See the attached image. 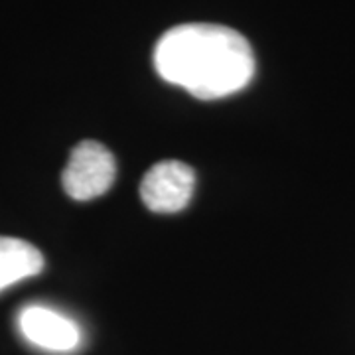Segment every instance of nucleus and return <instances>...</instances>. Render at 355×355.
Returning <instances> with one entry per match:
<instances>
[{"label":"nucleus","mask_w":355,"mask_h":355,"mask_svg":"<svg viewBox=\"0 0 355 355\" xmlns=\"http://www.w3.org/2000/svg\"><path fill=\"white\" fill-rule=\"evenodd\" d=\"M18 330L28 343L51 354H69L81 343V330L71 318L42 304H30L18 314Z\"/></svg>","instance_id":"nucleus-4"},{"label":"nucleus","mask_w":355,"mask_h":355,"mask_svg":"<svg viewBox=\"0 0 355 355\" xmlns=\"http://www.w3.org/2000/svg\"><path fill=\"white\" fill-rule=\"evenodd\" d=\"M44 268V254L32 243L0 237V292L20 280L36 277Z\"/></svg>","instance_id":"nucleus-5"},{"label":"nucleus","mask_w":355,"mask_h":355,"mask_svg":"<svg viewBox=\"0 0 355 355\" xmlns=\"http://www.w3.org/2000/svg\"><path fill=\"white\" fill-rule=\"evenodd\" d=\"M196 188V174L180 160L154 164L140 184V198L156 214H176L190 203Z\"/></svg>","instance_id":"nucleus-3"},{"label":"nucleus","mask_w":355,"mask_h":355,"mask_svg":"<svg viewBox=\"0 0 355 355\" xmlns=\"http://www.w3.org/2000/svg\"><path fill=\"white\" fill-rule=\"evenodd\" d=\"M116 176L114 156L107 146L95 140H83L71 150L69 162L62 174L65 193L77 202H89L113 186Z\"/></svg>","instance_id":"nucleus-2"},{"label":"nucleus","mask_w":355,"mask_h":355,"mask_svg":"<svg viewBox=\"0 0 355 355\" xmlns=\"http://www.w3.org/2000/svg\"><path fill=\"white\" fill-rule=\"evenodd\" d=\"M154 67L164 81L198 99H219L249 85L254 53L247 38L233 28L182 24L158 40Z\"/></svg>","instance_id":"nucleus-1"}]
</instances>
